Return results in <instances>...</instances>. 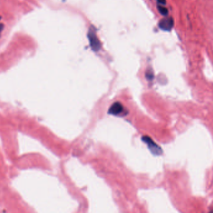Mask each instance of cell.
I'll list each match as a JSON object with an SVG mask.
<instances>
[{
  "instance_id": "7",
  "label": "cell",
  "mask_w": 213,
  "mask_h": 213,
  "mask_svg": "<svg viewBox=\"0 0 213 213\" xmlns=\"http://www.w3.org/2000/svg\"><path fill=\"white\" fill-rule=\"evenodd\" d=\"M158 1L160 2V3H161L162 4H165V3H166V2H165V0H158Z\"/></svg>"
},
{
  "instance_id": "3",
  "label": "cell",
  "mask_w": 213,
  "mask_h": 213,
  "mask_svg": "<svg viewBox=\"0 0 213 213\" xmlns=\"http://www.w3.org/2000/svg\"><path fill=\"white\" fill-rule=\"evenodd\" d=\"M123 113H124V106L120 102H116L113 103L108 111V114L115 115V116L120 115L121 114H123Z\"/></svg>"
},
{
  "instance_id": "5",
  "label": "cell",
  "mask_w": 213,
  "mask_h": 213,
  "mask_svg": "<svg viewBox=\"0 0 213 213\" xmlns=\"http://www.w3.org/2000/svg\"><path fill=\"white\" fill-rule=\"evenodd\" d=\"M158 10H159V12H160V13L164 16H166L168 13V10L163 7H158Z\"/></svg>"
},
{
  "instance_id": "6",
  "label": "cell",
  "mask_w": 213,
  "mask_h": 213,
  "mask_svg": "<svg viewBox=\"0 0 213 213\" xmlns=\"http://www.w3.org/2000/svg\"><path fill=\"white\" fill-rule=\"evenodd\" d=\"M4 28V25L3 24H0V35H1V33L2 32V31L3 30Z\"/></svg>"
},
{
  "instance_id": "1",
  "label": "cell",
  "mask_w": 213,
  "mask_h": 213,
  "mask_svg": "<svg viewBox=\"0 0 213 213\" xmlns=\"http://www.w3.org/2000/svg\"><path fill=\"white\" fill-rule=\"evenodd\" d=\"M142 140L148 146L149 149L153 154L155 155H160L162 154L163 151L161 148L158 146L149 137L144 136L142 138Z\"/></svg>"
},
{
  "instance_id": "2",
  "label": "cell",
  "mask_w": 213,
  "mask_h": 213,
  "mask_svg": "<svg viewBox=\"0 0 213 213\" xmlns=\"http://www.w3.org/2000/svg\"><path fill=\"white\" fill-rule=\"evenodd\" d=\"M88 37L89 40V42H90V45L91 47L92 48V49L94 51H98L100 48H101V44L100 42L96 35V33L94 31V30L93 29H90L88 35Z\"/></svg>"
},
{
  "instance_id": "4",
  "label": "cell",
  "mask_w": 213,
  "mask_h": 213,
  "mask_svg": "<svg viewBox=\"0 0 213 213\" xmlns=\"http://www.w3.org/2000/svg\"><path fill=\"white\" fill-rule=\"evenodd\" d=\"M173 26V20L172 18L163 19L159 23V26L162 30L168 31L171 29Z\"/></svg>"
}]
</instances>
